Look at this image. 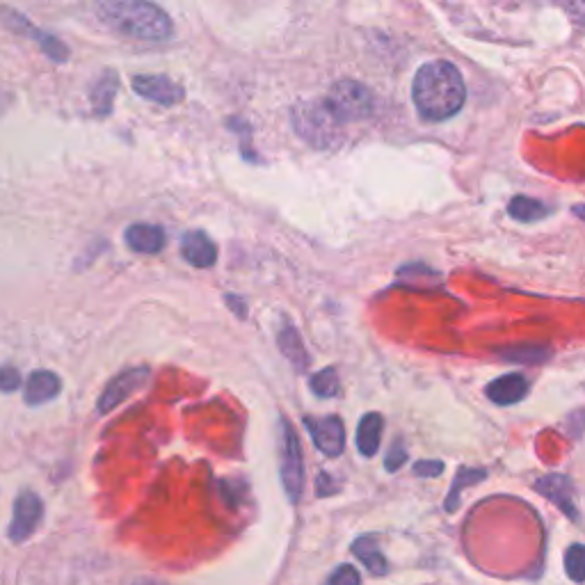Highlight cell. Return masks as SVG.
I'll return each instance as SVG.
<instances>
[{"mask_svg":"<svg viewBox=\"0 0 585 585\" xmlns=\"http://www.w3.org/2000/svg\"><path fill=\"white\" fill-rule=\"evenodd\" d=\"M412 101L426 122H444L458 115L467 101V87L458 67L446 60L423 64L414 76Z\"/></svg>","mask_w":585,"mask_h":585,"instance_id":"cell-1","label":"cell"},{"mask_svg":"<svg viewBox=\"0 0 585 585\" xmlns=\"http://www.w3.org/2000/svg\"><path fill=\"white\" fill-rule=\"evenodd\" d=\"M96 14L110 30L142 42H167L174 37V21L163 7L144 0H103Z\"/></svg>","mask_w":585,"mask_h":585,"instance_id":"cell-2","label":"cell"},{"mask_svg":"<svg viewBox=\"0 0 585 585\" xmlns=\"http://www.w3.org/2000/svg\"><path fill=\"white\" fill-rule=\"evenodd\" d=\"M291 122L298 138L316 149H330L339 142L341 122L336 119L325 99L302 101L291 112Z\"/></svg>","mask_w":585,"mask_h":585,"instance_id":"cell-3","label":"cell"},{"mask_svg":"<svg viewBox=\"0 0 585 585\" xmlns=\"http://www.w3.org/2000/svg\"><path fill=\"white\" fill-rule=\"evenodd\" d=\"M279 430V476H282V487L288 501L298 503L304 492V460L300 437L295 432L293 423L282 416L277 423Z\"/></svg>","mask_w":585,"mask_h":585,"instance_id":"cell-4","label":"cell"},{"mask_svg":"<svg viewBox=\"0 0 585 585\" xmlns=\"http://www.w3.org/2000/svg\"><path fill=\"white\" fill-rule=\"evenodd\" d=\"M325 101L341 124L362 122V119L371 117L375 110V99L371 90L366 85L357 83V80L348 78L334 83L330 94L325 96Z\"/></svg>","mask_w":585,"mask_h":585,"instance_id":"cell-5","label":"cell"},{"mask_svg":"<svg viewBox=\"0 0 585 585\" xmlns=\"http://www.w3.org/2000/svg\"><path fill=\"white\" fill-rule=\"evenodd\" d=\"M0 16H3V23L7 28L14 30V32H19V35L30 37L32 42H37L48 60H53L58 64L69 60V46L64 42H60V39L55 37L53 32H46L42 28H37L35 23L28 19V16H23L21 12L12 10V7H3V10H0Z\"/></svg>","mask_w":585,"mask_h":585,"instance_id":"cell-6","label":"cell"},{"mask_svg":"<svg viewBox=\"0 0 585 585\" xmlns=\"http://www.w3.org/2000/svg\"><path fill=\"white\" fill-rule=\"evenodd\" d=\"M151 371L147 366H133V368H126L124 373H119L117 378H112L108 382V387L103 394L99 396V403H96V412L99 414H108L119 407L122 403H126L128 398H131L135 391H138L144 382L149 380Z\"/></svg>","mask_w":585,"mask_h":585,"instance_id":"cell-7","label":"cell"},{"mask_svg":"<svg viewBox=\"0 0 585 585\" xmlns=\"http://www.w3.org/2000/svg\"><path fill=\"white\" fill-rule=\"evenodd\" d=\"M42 517H44V503L42 499L35 492H21L16 496L14 501V517H12V524H10V540L21 544L26 542L28 538H32V533L37 531V526L42 524Z\"/></svg>","mask_w":585,"mask_h":585,"instance_id":"cell-8","label":"cell"},{"mask_svg":"<svg viewBox=\"0 0 585 585\" xmlns=\"http://www.w3.org/2000/svg\"><path fill=\"white\" fill-rule=\"evenodd\" d=\"M304 426H307L311 439H314V446L320 453H325L327 458H339L346 451V428H343L339 416H325V419L307 416Z\"/></svg>","mask_w":585,"mask_h":585,"instance_id":"cell-9","label":"cell"},{"mask_svg":"<svg viewBox=\"0 0 585 585\" xmlns=\"http://www.w3.org/2000/svg\"><path fill=\"white\" fill-rule=\"evenodd\" d=\"M133 90L138 96L147 101H154L158 106H174V103L183 101V87L179 83H174L170 76H147V74H138L131 80Z\"/></svg>","mask_w":585,"mask_h":585,"instance_id":"cell-10","label":"cell"},{"mask_svg":"<svg viewBox=\"0 0 585 585\" xmlns=\"http://www.w3.org/2000/svg\"><path fill=\"white\" fill-rule=\"evenodd\" d=\"M181 256L195 268H213L218 261V247L206 231H188L181 238Z\"/></svg>","mask_w":585,"mask_h":585,"instance_id":"cell-11","label":"cell"},{"mask_svg":"<svg viewBox=\"0 0 585 585\" xmlns=\"http://www.w3.org/2000/svg\"><path fill=\"white\" fill-rule=\"evenodd\" d=\"M277 346L282 350V355L288 359V362L293 364V368L298 373H304L309 368V352L304 348V341L298 332V327H295L291 320L286 316L279 320V327H277Z\"/></svg>","mask_w":585,"mask_h":585,"instance_id":"cell-12","label":"cell"},{"mask_svg":"<svg viewBox=\"0 0 585 585\" xmlns=\"http://www.w3.org/2000/svg\"><path fill=\"white\" fill-rule=\"evenodd\" d=\"M535 490H538L542 496H547L549 501H554L570 519H579V510H576V503H574V487H572V480L567 476H560V474L544 476L535 483Z\"/></svg>","mask_w":585,"mask_h":585,"instance_id":"cell-13","label":"cell"},{"mask_svg":"<svg viewBox=\"0 0 585 585\" xmlns=\"http://www.w3.org/2000/svg\"><path fill=\"white\" fill-rule=\"evenodd\" d=\"M126 245L138 254H158L165 250L167 236L163 227L147 222H135L126 229Z\"/></svg>","mask_w":585,"mask_h":585,"instance_id":"cell-14","label":"cell"},{"mask_svg":"<svg viewBox=\"0 0 585 585\" xmlns=\"http://www.w3.org/2000/svg\"><path fill=\"white\" fill-rule=\"evenodd\" d=\"M485 394H487V398L492 400V403L501 405V407L515 405V403H519V400H524L528 396V380L519 373L501 375V378H496L487 384Z\"/></svg>","mask_w":585,"mask_h":585,"instance_id":"cell-15","label":"cell"},{"mask_svg":"<svg viewBox=\"0 0 585 585\" xmlns=\"http://www.w3.org/2000/svg\"><path fill=\"white\" fill-rule=\"evenodd\" d=\"M62 391V380L53 371H32L28 375L26 389H23V400L30 407L44 405L48 400L58 398Z\"/></svg>","mask_w":585,"mask_h":585,"instance_id":"cell-16","label":"cell"},{"mask_svg":"<svg viewBox=\"0 0 585 585\" xmlns=\"http://www.w3.org/2000/svg\"><path fill=\"white\" fill-rule=\"evenodd\" d=\"M352 554L362 560L366 570L373 576H384L389 572L387 558H384V554L380 551L375 535H362V538H357L355 542H352Z\"/></svg>","mask_w":585,"mask_h":585,"instance_id":"cell-17","label":"cell"},{"mask_svg":"<svg viewBox=\"0 0 585 585\" xmlns=\"http://www.w3.org/2000/svg\"><path fill=\"white\" fill-rule=\"evenodd\" d=\"M117 87H119V78L112 69L103 71V74L96 78V83L92 85L90 92V101L96 115H110L112 112V103H115L117 96Z\"/></svg>","mask_w":585,"mask_h":585,"instance_id":"cell-18","label":"cell"},{"mask_svg":"<svg viewBox=\"0 0 585 585\" xmlns=\"http://www.w3.org/2000/svg\"><path fill=\"white\" fill-rule=\"evenodd\" d=\"M382 428H384V421L380 414L371 412L362 416V421H359V428H357V448L364 458H373V455L378 453Z\"/></svg>","mask_w":585,"mask_h":585,"instance_id":"cell-19","label":"cell"},{"mask_svg":"<svg viewBox=\"0 0 585 585\" xmlns=\"http://www.w3.org/2000/svg\"><path fill=\"white\" fill-rule=\"evenodd\" d=\"M508 213L517 222H540L542 218H547V215L551 213V208L538 202V199L519 195L508 204Z\"/></svg>","mask_w":585,"mask_h":585,"instance_id":"cell-20","label":"cell"},{"mask_svg":"<svg viewBox=\"0 0 585 585\" xmlns=\"http://www.w3.org/2000/svg\"><path fill=\"white\" fill-rule=\"evenodd\" d=\"M485 478H487L485 469H460L458 476H455V480H453L451 492H448V496H446V512H455L460 508V494H462L464 487L476 485Z\"/></svg>","mask_w":585,"mask_h":585,"instance_id":"cell-21","label":"cell"},{"mask_svg":"<svg viewBox=\"0 0 585 585\" xmlns=\"http://www.w3.org/2000/svg\"><path fill=\"white\" fill-rule=\"evenodd\" d=\"M309 384L318 398H334L339 394V373H336V368L327 366L323 371L311 375Z\"/></svg>","mask_w":585,"mask_h":585,"instance_id":"cell-22","label":"cell"},{"mask_svg":"<svg viewBox=\"0 0 585 585\" xmlns=\"http://www.w3.org/2000/svg\"><path fill=\"white\" fill-rule=\"evenodd\" d=\"M565 572L574 583H585V544H572L565 551Z\"/></svg>","mask_w":585,"mask_h":585,"instance_id":"cell-23","label":"cell"},{"mask_svg":"<svg viewBox=\"0 0 585 585\" xmlns=\"http://www.w3.org/2000/svg\"><path fill=\"white\" fill-rule=\"evenodd\" d=\"M503 357L512 359V362H524V364H540L544 359L551 357V350L542 346H531V348H512L503 352Z\"/></svg>","mask_w":585,"mask_h":585,"instance_id":"cell-24","label":"cell"},{"mask_svg":"<svg viewBox=\"0 0 585 585\" xmlns=\"http://www.w3.org/2000/svg\"><path fill=\"white\" fill-rule=\"evenodd\" d=\"M325 585H362V576H359V572L352 565H339L327 576Z\"/></svg>","mask_w":585,"mask_h":585,"instance_id":"cell-25","label":"cell"},{"mask_svg":"<svg viewBox=\"0 0 585 585\" xmlns=\"http://www.w3.org/2000/svg\"><path fill=\"white\" fill-rule=\"evenodd\" d=\"M21 387V373L16 366H0V391L3 394H12Z\"/></svg>","mask_w":585,"mask_h":585,"instance_id":"cell-26","label":"cell"},{"mask_svg":"<svg viewBox=\"0 0 585 585\" xmlns=\"http://www.w3.org/2000/svg\"><path fill=\"white\" fill-rule=\"evenodd\" d=\"M405 460H407V451H405V446L400 444V442H396L394 446L389 448V453H387V460H384V467H387V471H398V469L403 467V464H405Z\"/></svg>","mask_w":585,"mask_h":585,"instance_id":"cell-27","label":"cell"},{"mask_svg":"<svg viewBox=\"0 0 585 585\" xmlns=\"http://www.w3.org/2000/svg\"><path fill=\"white\" fill-rule=\"evenodd\" d=\"M444 471V462L439 460H423L414 464V474L421 478H435Z\"/></svg>","mask_w":585,"mask_h":585,"instance_id":"cell-28","label":"cell"},{"mask_svg":"<svg viewBox=\"0 0 585 585\" xmlns=\"http://www.w3.org/2000/svg\"><path fill=\"white\" fill-rule=\"evenodd\" d=\"M316 492H318V496H332V494L339 492V485L334 483L330 474H325L323 471V474H320L316 480Z\"/></svg>","mask_w":585,"mask_h":585,"instance_id":"cell-29","label":"cell"},{"mask_svg":"<svg viewBox=\"0 0 585 585\" xmlns=\"http://www.w3.org/2000/svg\"><path fill=\"white\" fill-rule=\"evenodd\" d=\"M224 300H227V304H229V307L236 311V316H238V318H245V311H247V309H245V302H243V300H240V298H236V295H234V293H229V295H227V298H224Z\"/></svg>","mask_w":585,"mask_h":585,"instance_id":"cell-30","label":"cell"},{"mask_svg":"<svg viewBox=\"0 0 585 585\" xmlns=\"http://www.w3.org/2000/svg\"><path fill=\"white\" fill-rule=\"evenodd\" d=\"M133 585H167V583L160 581V579H151V576H142V579L133 581Z\"/></svg>","mask_w":585,"mask_h":585,"instance_id":"cell-31","label":"cell"},{"mask_svg":"<svg viewBox=\"0 0 585 585\" xmlns=\"http://www.w3.org/2000/svg\"><path fill=\"white\" fill-rule=\"evenodd\" d=\"M574 213H576V215H581V218H585V208H583V206H576V208H574Z\"/></svg>","mask_w":585,"mask_h":585,"instance_id":"cell-32","label":"cell"}]
</instances>
